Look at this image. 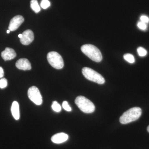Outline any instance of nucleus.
<instances>
[{
	"label": "nucleus",
	"mask_w": 149,
	"mask_h": 149,
	"mask_svg": "<svg viewBox=\"0 0 149 149\" xmlns=\"http://www.w3.org/2000/svg\"><path fill=\"white\" fill-rule=\"evenodd\" d=\"M68 139L67 134L63 133H57L54 135L51 138V141L56 144H60L64 143Z\"/></svg>",
	"instance_id": "nucleus-11"
},
{
	"label": "nucleus",
	"mask_w": 149,
	"mask_h": 149,
	"mask_svg": "<svg viewBox=\"0 0 149 149\" xmlns=\"http://www.w3.org/2000/svg\"><path fill=\"white\" fill-rule=\"evenodd\" d=\"M12 114L15 120H18L19 118V105L18 102L16 101L13 102L11 108Z\"/></svg>",
	"instance_id": "nucleus-12"
},
{
	"label": "nucleus",
	"mask_w": 149,
	"mask_h": 149,
	"mask_svg": "<svg viewBox=\"0 0 149 149\" xmlns=\"http://www.w3.org/2000/svg\"><path fill=\"white\" fill-rule=\"evenodd\" d=\"M137 52L139 56L141 57H144L146 56L147 51L146 49L142 47H139L137 49Z\"/></svg>",
	"instance_id": "nucleus-16"
},
{
	"label": "nucleus",
	"mask_w": 149,
	"mask_h": 149,
	"mask_svg": "<svg viewBox=\"0 0 149 149\" xmlns=\"http://www.w3.org/2000/svg\"><path fill=\"white\" fill-rule=\"evenodd\" d=\"M123 58L126 61L128 62V63H133L135 62V59L133 55L130 54H125L123 56Z\"/></svg>",
	"instance_id": "nucleus-14"
},
{
	"label": "nucleus",
	"mask_w": 149,
	"mask_h": 149,
	"mask_svg": "<svg viewBox=\"0 0 149 149\" xmlns=\"http://www.w3.org/2000/svg\"><path fill=\"white\" fill-rule=\"evenodd\" d=\"M137 25H138V27L139 29H141V30H146L147 28V24L142 22L141 21L139 22L138 24H137Z\"/></svg>",
	"instance_id": "nucleus-19"
},
{
	"label": "nucleus",
	"mask_w": 149,
	"mask_h": 149,
	"mask_svg": "<svg viewBox=\"0 0 149 149\" xmlns=\"http://www.w3.org/2000/svg\"><path fill=\"white\" fill-rule=\"evenodd\" d=\"M47 58L51 66L56 69H61L64 66V62L61 56L55 52H51L48 54Z\"/></svg>",
	"instance_id": "nucleus-5"
},
{
	"label": "nucleus",
	"mask_w": 149,
	"mask_h": 149,
	"mask_svg": "<svg viewBox=\"0 0 149 149\" xmlns=\"http://www.w3.org/2000/svg\"><path fill=\"white\" fill-rule=\"evenodd\" d=\"M75 103L80 110L85 113H92L95 109L94 104L84 96L77 97L75 99Z\"/></svg>",
	"instance_id": "nucleus-3"
},
{
	"label": "nucleus",
	"mask_w": 149,
	"mask_h": 149,
	"mask_svg": "<svg viewBox=\"0 0 149 149\" xmlns=\"http://www.w3.org/2000/svg\"><path fill=\"white\" fill-rule=\"evenodd\" d=\"M50 6V2L49 0H42L41 3V6L42 8L46 9Z\"/></svg>",
	"instance_id": "nucleus-17"
},
{
	"label": "nucleus",
	"mask_w": 149,
	"mask_h": 149,
	"mask_svg": "<svg viewBox=\"0 0 149 149\" xmlns=\"http://www.w3.org/2000/svg\"><path fill=\"white\" fill-rule=\"evenodd\" d=\"M28 97L32 102L37 105L42 103V97L39 89L35 86H32L28 91Z\"/></svg>",
	"instance_id": "nucleus-6"
},
{
	"label": "nucleus",
	"mask_w": 149,
	"mask_h": 149,
	"mask_svg": "<svg viewBox=\"0 0 149 149\" xmlns=\"http://www.w3.org/2000/svg\"><path fill=\"white\" fill-rule=\"evenodd\" d=\"M30 7L32 10L35 12V13H38L41 10L37 0H31L30 2Z\"/></svg>",
	"instance_id": "nucleus-13"
},
{
	"label": "nucleus",
	"mask_w": 149,
	"mask_h": 149,
	"mask_svg": "<svg viewBox=\"0 0 149 149\" xmlns=\"http://www.w3.org/2000/svg\"><path fill=\"white\" fill-rule=\"evenodd\" d=\"M140 19H141V21L146 24L149 22V18L146 15H142L140 17Z\"/></svg>",
	"instance_id": "nucleus-21"
},
{
	"label": "nucleus",
	"mask_w": 149,
	"mask_h": 149,
	"mask_svg": "<svg viewBox=\"0 0 149 149\" xmlns=\"http://www.w3.org/2000/svg\"><path fill=\"white\" fill-rule=\"evenodd\" d=\"M22 34H19V35H18V37L19 38H21L22 37Z\"/></svg>",
	"instance_id": "nucleus-23"
},
{
	"label": "nucleus",
	"mask_w": 149,
	"mask_h": 149,
	"mask_svg": "<svg viewBox=\"0 0 149 149\" xmlns=\"http://www.w3.org/2000/svg\"><path fill=\"white\" fill-rule=\"evenodd\" d=\"M4 76L3 69L1 67H0V78H2Z\"/></svg>",
	"instance_id": "nucleus-22"
},
{
	"label": "nucleus",
	"mask_w": 149,
	"mask_h": 149,
	"mask_svg": "<svg viewBox=\"0 0 149 149\" xmlns=\"http://www.w3.org/2000/svg\"><path fill=\"white\" fill-rule=\"evenodd\" d=\"M24 21V19L21 15H16L11 19L8 29L10 31L17 30Z\"/></svg>",
	"instance_id": "nucleus-7"
},
{
	"label": "nucleus",
	"mask_w": 149,
	"mask_h": 149,
	"mask_svg": "<svg viewBox=\"0 0 149 149\" xmlns=\"http://www.w3.org/2000/svg\"><path fill=\"white\" fill-rule=\"evenodd\" d=\"M142 114V110L139 107H135L125 112L120 118V122L125 124L138 120Z\"/></svg>",
	"instance_id": "nucleus-1"
},
{
	"label": "nucleus",
	"mask_w": 149,
	"mask_h": 149,
	"mask_svg": "<svg viewBox=\"0 0 149 149\" xmlns=\"http://www.w3.org/2000/svg\"><path fill=\"white\" fill-rule=\"evenodd\" d=\"M22 37L20 39V42L24 45H28L34 40V33L30 29L25 30L22 33Z\"/></svg>",
	"instance_id": "nucleus-8"
},
{
	"label": "nucleus",
	"mask_w": 149,
	"mask_h": 149,
	"mask_svg": "<svg viewBox=\"0 0 149 149\" xmlns=\"http://www.w3.org/2000/svg\"><path fill=\"white\" fill-rule=\"evenodd\" d=\"M52 107L54 111H55L57 112H59L61 110V108L60 105L56 101L53 102Z\"/></svg>",
	"instance_id": "nucleus-15"
},
{
	"label": "nucleus",
	"mask_w": 149,
	"mask_h": 149,
	"mask_svg": "<svg viewBox=\"0 0 149 149\" xmlns=\"http://www.w3.org/2000/svg\"><path fill=\"white\" fill-rule=\"evenodd\" d=\"M8 81L6 79L3 78L0 80V88L1 89L6 88L7 86Z\"/></svg>",
	"instance_id": "nucleus-18"
},
{
	"label": "nucleus",
	"mask_w": 149,
	"mask_h": 149,
	"mask_svg": "<svg viewBox=\"0 0 149 149\" xmlns=\"http://www.w3.org/2000/svg\"><path fill=\"white\" fill-rule=\"evenodd\" d=\"M147 130H148V132L149 133V125L148 126V128H147Z\"/></svg>",
	"instance_id": "nucleus-25"
},
{
	"label": "nucleus",
	"mask_w": 149,
	"mask_h": 149,
	"mask_svg": "<svg viewBox=\"0 0 149 149\" xmlns=\"http://www.w3.org/2000/svg\"><path fill=\"white\" fill-rule=\"evenodd\" d=\"M62 106L65 110L68 111H71V108L68 105V103L67 101H64L63 102Z\"/></svg>",
	"instance_id": "nucleus-20"
},
{
	"label": "nucleus",
	"mask_w": 149,
	"mask_h": 149,
	"mask_svg": "<svg viewBox=\"0 0 149 149\" xmlns=\"http://www.w3.org/2000/svg\"><path fill=\"white\" fill-rule=\"evenodd\" d=\"M10 31L9 30H8L7 31V33H8V34H9V33H10Z\"/></svg>",
	"instance_id": "nucleus-24"
},
{
	"label": "nucleus",
	"mask_w": 149,
	"mask_h": 149,
	"mask_svg": "<svg viewBox=\"0 0 149 149\" xmlns=\"http://www.w3.org/2000/svg\"><path fill=\"white\" fill-rule=\"evenodd\" d=\"M1 56L5 61H7L14 58L16 56V53L13 49L7 47L2 52Z\"/></svg>",
	"instance_id": "nucleus-10"
},
{
	"label": "nucleus",
	"mask_w": 149,
	"mask_h": 149,
	"mask_svg": "<svg viewBox=\"0 0 149 149\" xmlns=\"http://www.w3.org/2000/svg\"><path fill=\"white\" fill-rule=\"evenodd\" d=\"M82 73L85 78L90 81L101 85L105 83L104 78L101 74L91 68H83L82 69Z\"/></svg>",
	"instance_id": "nucleus-4"
},
{
	"label": "nucleus",
	"mask_w": 149,
	"mask_h": 149,
	"mask_svg": "<svg viewBox=\"0 0 149 149\" xmlns=\"http://www.w3.org/2000/svg\"><path fill=\"white\" fill-rule=\"evenodd\" d=\"M81 50L83 54L93 61L100 62L102 60V56L101 52L95 46L87 44L82 46Z\"/></svg>",
	"instance_id": "nucleus-2"
},
{
	"label": "nucleus",
	"mask_w": 149,
	"mask_h": 149,
	"mask_svg": "<svg viewBox=\"0 0 149 149\" xmlns=\"http://www.w3.org/2000/svg\"><path fill=\"white\" fill-rule=\"evenodd\" d=\"M15 65L18 69L23 70H30L32 68L30 62L26 58L19 59L16 62Z\"/></svg>",
	"instance_id": "nucleus-9"
}]
</instances>
